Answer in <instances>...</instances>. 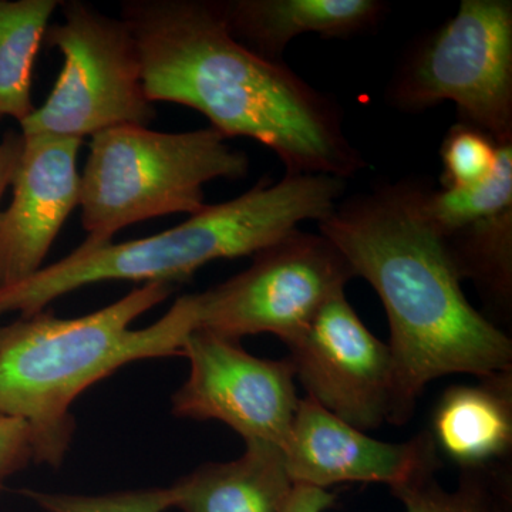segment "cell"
<instances>
[{"mask_svg":"<svg viewBox=\"0 0 512 512\" xmlns=\"http://www.w3.org/2000/svg\"><path fill=\"white\" fill-rule=\"evenodd\" d=\"M285 345L306 397L366 433L390 423L392 353L366 328L345 291L333 295Z\"/></svg>","mask_w":512,"mask_h":512,"instance_id":"cell-10","label":"cell"},{"mask_svg":"<svg viewBox=\"0 0 512 512\" xmlns=\"http://www.w3.org/2000/svg\"><path fill=\"white\" fill-rule=\"evenodd\" d=\"M446 245L461 281L476 284L488 308L512 313V208L448 234Z\"/></svg>","mask_w":512,"mask_h":512,"instance_id":"cell-17","label":"cell"},{"mask_svg":"<svg viewBox=\"0 0 512 512\" xmlns=\"http://www.w3.org/2000/svg\"><path fill=\"white\" fill-rule=\"evenodd\" d=\"M151 103L200 111L225 138L248 137L274 151L286 174L353 177L366 161L343 130L336 101L284 62L256 55L229 33L214 0H128Z\"/></svg>","mask_w":512,"mask_h":512,"instance_id":"cell-2","label":"cell"},{"mask_svg":"<svg viewBox=\"0 0 512 512\" xmlns=\"http://www.w3.org/2000/svg\"><path fill=\"white\" fill-rule=\"evenodd\" d=\"M220 8L229 33L272 62H282L296 36H357L375 29L387 10L379 0H228Z\"/></svg>","mask_w":512,"mask_h":512,"instance_id":"cell-14","label":"cell"},{"mask_svg":"<svg viewBox=\"0 0 512 512\" xmlns=\"http://www.w3.org/2000/svg\"><path fill=\"white\" fill-rule=\"evenodd\" d=\"M345 190L346 180L326 174H286L275 184L262 180L160 234L79 247L23 281L0 286V316L33 315L67 293L100 282L180 284L212 261L254 256L301 222L325 220Z\"/></svg>","mask_w":512,"mask_h":512,"instance_id":"cell-4","label":"cell"},{"mask_svg":"<svg viewBox=\"0 0 512 512\" xmlns=\"http://www.w3.org/2000/svg\"><path fill=\"white\" fill-rule=\"evenodd\" d=\"M228 281L192 293L195 330L241 340L272 333L286 342L355 278L325 235L298 229L252 256Z\"/></svg>","mask_w":512,"mask_h":512,"instance_id":"cell-8","label":"cell"},{"mask_svg":"<svg viewBox=\"0 0 512 512\" xmlns=\"http://www.w3.org/2000/svg\"><path fill=\"white\" fill-rule=\"evenodd\" d=\"M18 493L43 512H167L174 508L171 487L137 488L87 495L22 488Z\"/></svg>","mask_w":512,"mask_h":512,"instance_id":"cell-20","label":"cell"},{"mask_svg":"<svg viewBox=\"0 0 512 512\" xmlns=\"http://www.w3.org/2000/svg\"><path fill=\"white\" fill-rule=\"evenodd\" d=\"M447 387L431 412L437 453L460 471L511 463L512 369Z\"/></svg>","mask_w":512,"mask_h":512,"instance_id":"cell-13","label":"cell"},{"mask_svg":"<svg viewBox=\"0 0 512 512\" xmlns=\"http://www.w3.org/2000/svg\"><path fill=\"white\" fill-rule=\"evenodd\" d=\"M2 123V119H0ZM23 136L22 133L9 131L0 140V201L3 194L12 184L13 175L18 168L20 154H22Z\"/></svg>","mask_w":512,"mask_h":512,"instance_id":"cell-24","label":"cell"},{"mask_svg":"<svg viewBox=\"0 0 512 512\" xmlns=\"http://www.w3.org/2000/svg\"><path fill=\"white\" fill-rule=\"evenodd\" d=\"M170 487L181 512H279L293 483L282 448L247 443L241 457L201 464Z\"/></svg>","mask_w":512,"mask_h":512,"instance_id":"cell-15","label":"cell"},{"mask_svg":"<svg viewBox=\"0 0 512 512\" xmlns=\"http://www.w3.org/2000/svg\"><path fill=\"white\" fill-rule=\"evenodd\" d=\"M386 96L404 113L453 101L460 123L495 144L512 143L510 0H463L456 16L407 53Z\"/></svg>","mask_w":512,"mask_h":512,"instance_id":"cell-6","label":"cell"},{"mask_svg":"<svg viewBox=\"0 0 512 512\" xmlns=\"http://www.w3.org/2000/svg\"><path fill=\"white\" fill-rule=\"evenodd\" d=\"M498 144L468 124H454L441 144L443 188L468 187L487 180L497 164Z\"/></svg>","mask_w":512,"mask_h":512,"instance_id":"cell-21","label":"cell"},{"mask_svg":"<svg viewBox=\"0 0 512 512\" xmlns=\"http://www.w3.org/2000/svg\"><path fill=\"white\" fill-rule=\"evenodd\" d=\"M284 456L293 485L322 490L345 483L386 484L392 490L443 466L429 431L406 443H387L309 397L299 400Z\"/></svg>","mask_w":512,"mask_h":512,"instance_id":"cell-11","label":"cell"},{"mask_svg":"<svg viewBox=\"0 0 512 512\" xmlns=\"http://www.w3.org/2000/svg\"><path fill=\"white\" fill-rule=\"evenodd\" d=\"M174 289L151 282L79 318L47 308L0 323V414L28 423L36 464L62 466L76 433L73 403L89 387L130 363L184 356L195 330L191 295L147 328L131 329Z\"/></svg>","mask_w":512,"mask_h":512,"instance_id":"cell-3","label":"cell"},{"mask_svg":"<svg viewBox=\"0 0 512 512\" xmlns=\"http://www.w3.org/2000/svg\"><path fill=\"white\" fill-rule=\"evenodd\" d=\"M430 187L420 178L380 185L340 202L318 222L386 311L394 426L409 423L433 380L512 369L510 336L468 302L446 239L427 217Z\"/></svg>","mask_w":512,"mask_h":512,"instance_id":"cell-1","label":"cell"},{"mask_svg":"<svg viewBox=\"0 0 512 512\" xmlns=\"http://www.w3.org/2000/svg\"><path fill=\"white\" fill-rule=\"evenodd\" d=\"M59 0H0V119L35 111L32 76Z\"/></svg>","mask_w":512,"mask_h":512,"instance_id":"cell-16","label":"cell"},{"mask_svg":"<svg viewBox=\"0 0 512 512\" xmlns=\"http://www.w3.org/2000/svg\"><path fill=\"white\" fill-rule=\"evenodd\" d=\"M406 512H512V463L460 471L453 490L427 473L392 488Z\"/></svg>","mask_w":512,"mask_h":512,"instance_id":"cell-18","label":"cell"},{"mask_svg":"<svg viewBox=\"0 0 512 512\" xmlns=\"http://www.w3.org/2000/svg\"><path fill=\"white\" fill-rule=\"evenodd\" d=\"M33 461L32 433L26 421L0 414V493L10 478Z\"/></svg>","mask_w":512,"mask_h":512,"instance_id":"cell-22","label":"cell"},{"mask_svg":"<svg viewBox=\"0 0 512 512\" xmlns=\"http://www.w3.org/2000/svg\"><path fill=\"white\" fill-rule=\"evenodd\" d=\"M336 494L308 485H293L279 512H326L335 505Z\"/></svg>","mask_w":512,"mask_h":512,"instance_id":"cell-23","label":"cell"},{"mask_svg":"<svg viewBox=\"0 0 512 512\" xmlns=\"http://www.w3.org/2000/svg\"><path fill=\"white\" fill-rule=\"evenodd\" d=\"M63 22L45 42L63 55V69L45 103L20 123L23 136L82 138L117 126L147 127L156 119L148 100L136 39L123 18L79 0L60 5Z\"/></svg>","mask_w":512,"mask_h":512,"instance_id":"cell-7","label":"cell"},{"mask_svg":"<svg viewBox=\"0 0 512 512\" xmlns=\"http://www.w3.org/2000/svg\"><path fill=\"white\" fill-rule=\"evenodd\" d=\"M244 151L215 128L160 133L117 126L94 134L80 175L79 207L87 238L80 247L113 242L121 229L171 214L194 215L205 207L204 185L247 177Z\"/></svg>","mask_w":512,"mask_h":512,"instance_id":"cell-5","label":"cell"},{"mask_svg":"<svg viewBox=\"0 0 512 512\" xmlns=\"http://www.w3.org/2000/svg\"><path fill=\"white\" fill-rule=\"evenodd\" d=\"M82 146V138L23 136L10 184L12 201L0 211V286L16 284L42 269L64 222L79 207L77 157Z\"/></svg>","mask_w":512,"mask_h":512,"instance_id":"cell-12","label":"cell"},{"mask_svg":"<svg viewBox=\"0 0 512 512\" xmlns=\"http://www.w3.org/2000/svg\"><path fill=\"white\" fill-rule=\"evenodd\" d=\"M512 208V143L498 144L493 174L468 187H430L424 198V210L443 237Z\"/></svg>","mask_w":512,"mask_h":512,"instance_id":"cell-19","label":"cell"},{"mask_svg":"<svg viewBox=\"0 0 512 512\" xmlns=\"http://www.w3.org/2000/svg\"><path fill=\"white\" fill-rule=\"evenodd\" d=\"M183 353L190 375L171 399L175 417L221 421L245 444L284 450L301 400L291 360L256 357L241 340L208 330H194Z\"/></svg>","mask_w":512,"mask_h":512,"instance_id":"cell-9","label":"cell"}]
</instances>
